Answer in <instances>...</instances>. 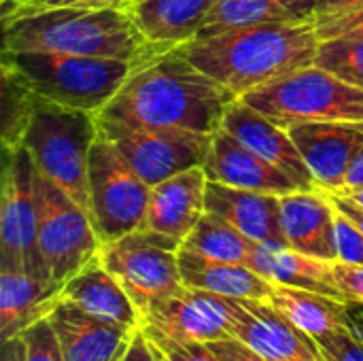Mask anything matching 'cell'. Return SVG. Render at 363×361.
I'll return each instance as SVG.
<instances>
[{"label": "cell", "mask_w": 363, "mask_h": 361, "mask_svg": "<svg viewBox=\"0 0 363 361\" xmlns=\"http://www.w3.org/2000/svg\"><path fill=\"white\" fill-rule=\"evenodd\" d=\"M151 185L98 134L89 153V211L102 245L145 228Z\"/></svg>", "instance_id": "obj_7"}, {"label": "cell", "mask_w": 363, "mask_h": 361, "mask_svg": "<svg viewBox=\"0 0 363 361\" xmlns=\"http://www.w3.org/2000/svg\"><path fill=\"white\" fill-rule=\"evenodd\" d=\"M62 283L0 270V338L11 340L49 319L62 302Z\"/></svg>", "instance_id": "obj_22"}, {"label": "cell", "mask_w": 363, "mask_h": 361, "mask_svg": "<svg viewBox=\"0 0 363 361\" xmlns=\"http://www.w3.org/2000/svg\"><path fill=\"white\" fill-rule=\"evenodd\" d=\"M64 361H119L136 332L100 321L62 300L49 317Z\"/></svg>", "instance_id": "obj_20"}, {"label": "cell", "mask_w": 363, "mask_h": 361, "mask_svg": "<svg viewBox=\"0 0 363 361\" xmlns=\"http://www.w3.org/2000/svg\"><path fill=\"white\" fill-rule=\"evenodd\" d=\"M242 100L285 130L315 121H363V89L315 64L253 89Z\"/></svg>", "instance_id": "obj_6"}, {"label": "cell", "mask_w": 363, "mask_h": 361, "mask_svg": "<svg viewBox=\"0 0 363 361\" xmlns=\"http://www.w3.org/2000/svg\"><path fill=\"white\" fill-rule=\"evenodd\" d=\"M255 245H257L255 240L245 236L238 228L228 223L223 217L206 211L181 247L211 260L249 266Z\"/></svg>", "instance_id": "obj_27"}, {"label": "cell", "mask_w": 363, "mask_h": 361, "mask_svg": "<svg viewBox=\"0 0 363 361\" xmlns=\"http://www.w3.org/2000/svg\"><path fill=\"white\" fill-rule=\"evenodd\" d=\"M62 300L77 304L87 315L138 332L143 328V315L121 287V283L106 270L100 255L94 257L81 272L66 281Z\"/></svg>", "instance_id": "obj_21"}, {"label": "cell", "mask_w": 363, "mask_h": 361, "mask_svg": "<svg viewBox=\"0 0 363 361\" xmlns=\"http://www.w3.org/2000/svg\"><path fill=\"white\" fill-rule=\"evenodd\" d=\"M26 357V347L21 336H15L11 340H2L0 349V361H23Z\"/></svg>", "instance_id": "obj_44"}, {"label": "cell", "mask_w": 363, "mask_h": 361, "mask_svg": "<svg viewBox=\"0 0 363 361\" xmlns=\"http://www.w3.org/2000/svg\"><path fill=\"white\" fill-rule=\"evenodd\" d=\"M164 360V355H162V351L145 336V332L143 330H138L134 336H132V340H130V345H128V349H125V353H123V357L119 361H162Z\"/></svg>", "instance_id": "obj_39"}, {"label": "cell", "mask_w": 363, "mask_h": 361, "mask_svg": "<svg viewBox=\"0 0 363 361\" xmlns=\"http://www.w3.org/2000/svg\"><path fill=\"white\" fill-rule=\"evenodd\" d=\"M179 249L181 243L166 234L136 230L102 245L100 260L128 291L140 315H145L153 304L185 287L179 268Z\"/></svg>", "instance_id": "obj_9"}, {"label": "cell", "mask_w": 363, "mask_h": 361, "mask_svg": "<svg viewBox=\"0 0 363 361\" xmlns=\"http://www.w3.org/2000/svg\"><path fill=\"white\" fill-rule=\"evenodd\" d=\"M132 4H134V2H132Z\"/></svg>", "instance_id": "obj_49"}, {"label": "cell", "mask_w": 363, "mask_h": 361, "mask_svg": "<svg viewBox=\"0 0 363 361\" xmlns=\"http://www.w3.org/2000/svg\"><path fill=\"white\" fill-rule=\"evenodd\" d=\"M162 361H166V357H164V360H162Z\"/></svg>", "instance_id": "obj_47"}, {"label": "cell", "mask_w": 363, "mask_h": 361, "mask_svg": "<svg viewBox=\"0 0 363 361\" xmlns=\"http://www.w3.org/2000/svg\"><path fill=\"white\" fill-rule=\"evenodd\" d=\"M319 49L313 21H270L191 38L179 51L238 98L311 66Z\"/></svg>", "instance_id": "obj_2"}, {"label": "cell", "mask_w": 363, "mask_h": 361, "mask_svg": "<svg viewBox=\"0 0 363 361\" xmlns=\"http://www.w3.org/2000/svg\"><path fill=\"white\" fill-rule=\"evenodd\" d=\"M296 21L279 0H217L194 38H208L253 23Z\"/></svg>", "instance_id": "obj_28"}, {"label": "cell", "mask_w": 363, "mask_h": 361, "mask_svg": "<svg viewBox=\"0 0 363 361\" xmlns=\"http://www.w3.org/2000/svg\"><path fill=\"white\" fill-rule=\"evenodd\" d=\"M221 128L234 134L251 151L274 164L289 179L298 183L302 191H319L321 185L313 177L308 164L304 162L300 149L296 147L289 130L274 123L270 117L247 104L242 98L234 100L223 117Z\"/></svg>", "instance_id": "obj_15"}, {"label": "cell", "mask_w": 363, "mask_h": 361, "mask_svg": "<svg viewBox=\"0 0 363 361\" xmlns=\"http://www.w3.org/2000/svg\"><path fill=\"white\" fill-rule=\"evenodd\" d=\"M166 357V361H223L208 345L202 343H174L155 334H145Z\"/></svg>", "instance_id": "obj_35"}, {"label": "cell", "mask_w": 363, "mask_h": 361, "mask_svg": "<svg viewBox=\"0 0 363 361\" xmlns=\"http://www.w3.org/2000/svg\"><path fill=\"white\" fill-rule=\"evenodd\" d=\"M219 357L223 361H274L255 353L253 349H249L247 345H242L240 340L236 338H230V340H219V343H211L208 345Z\"/></svg>", "instance_id": "obj_38"}, {"label": "cell", "mask_w": 363, "mask_h": 361, "mask_svg": "<svg viewBox=\"0 0 363 361\" xmlns=\"http://www.w3.org/2000/svg\"><path fill=\"white\" fill-rule=\"evenodd\" d=\"M238 96L194 66L179 45L136 66L119 94L98 113L149 128L215 134Z\"/></svg>", "instance_id": "obj_1"}, {"label": "cell", "mask_w": 363, "mask_h": 361, "mask_svg": "<svg viewBox=\"0 0 363 361\" xmlns=\"http://www.w3.org/2000/svg\"><path fill=\"white\" fill-rule=\"evenodd\" d=\"M2 64L13 68L40 100L96 115L136 70V64L115 57L9 49L2 53Z\"/></svg>", "instance_id": "obj_4"}, {"label": "cell", "mask_w": 363, "mask_h": 361, "mask_svg": "<svg viewBox=\"0 0 363 361\" xmlns=\"http://www.w3.org/2000/svg\"><path fill=\"white\" fill-rule=\"evenodd\" d=\"M174 45L153 43L132 9H47L4 21V49L125 60L136 66Z\"/></svg>", "instance_id": "obj_3"}, {"label": "cell", "mask_w": 363, "mask_h": 361, "mask_svg": "<svg viewBox=\"0 0 363 361\" xmlns=\"http://www.w3.org/2000/svg\"><path fill=\"white\" fill-rule=\"evenodd\" d=\"M238 319L236 298L183 287L160 300L143 315V332L174 343H219L234 338Z\"/></svg>", "instance_id": "obj_12"}, {"label": "cell", "mask_w": 363, "mask_h": 361, "mask_svg": "<svg viewBox=\"0 0 363 361\" xmlns=\"http://www.w3.org/2000/svg\"><path fill=\"white\" fill-rule=\"evenodd\" d=\"M202 168L208 181L238 189H251L274 196L300 191L294 179H289L274 164L251 151L225 128H219L213 134V145Z\"/></svg>", "instance_id": "obj_16"}, {"label": "cell", "mask_w": 363, "mask_h": 361, "mask_svg": "<svg viewBox=\"0 0 363 361\" xmlns=\"http://www.w3.org/2000/svg\"><path fill=\"white\" fill-rule=\"evenodd\" d=\"M234 338L274 361H321L317 340L294 326L266 300L236 298Z\"/></svg>", "instance_id": "obj_14"}, {"label": "cell", "mask_w": 363, "mask_h": 361, "mask_svg": "<svg viewBox=\"0 0 363 361\" xmlns=\"http://www.w3.org/2000/svg\"><path fill=\"white\" fill-rule=\"evenodd\" d=\"M332 196V202H334V206L342 213V215H347L359 230L363 232V206H359L355 200H351L349 196H345V194H330Z\"/></svg>", "instance_id": "obj_41"}, {"label": "cell", "mask_w": 363, "mask_h": 361, "mask_svg": "<svg viewBox=\"0 0 363 361\" xmlns=\"http://www.w3.org/2000/svg\"><path fill=\"white\" fill-rule=\"evenodd\" d=\"M315 66L332 72L349 85L363 89V36L319 40Z\"/></svg>", "instance_id": "obj_30"}, {"label": "cell", "mask_w": 363, "mask_h": 361, "mask_svg": "<svg viewBox=\"0 0 363 361\" xmlns=\"http://www.w3.org/2000/svg\"><path fill=\"white\" fill-rule=\"evenodd\" d=\"M281 223L289 249L336 262V206L330 191H294L281 196Z\"/></svg>", "instance_id": "obj_17"}, {"label": "cell", "mask_w": 363, "mask_h": 361, "mask_svg": "<svg viewBox=\"0 0 363 361\" xmlns=\"http://www.w3.org/2000/svg\"><path fill=\"white\" fill-rule=\"evenodd\" d=\"M21 340L26 347L23 361H64L57 334L49 319H43L30 330H26L21 334Z\"/></svg>", "instance_id": "obj_32"}, {"label": "cell", "mask_w": 363, "mask_h": 361, "mask_svg": "<svg viewBox=\"0 0 363 361\" xmlns=\"http://www.w3.org/2000/svg\"><path fill=\"white\" fill-rule=\"evenodd\" d=\"M34 160L21 145L4 153L0 206V270L53 281L38 245Z\"/></svg>", "instance_id": "obj_8"}, {"label": "cell", "mask_w": 363, "mask_h": 361, "mask_svg": "<svg viewBox=\"0 0 363 361\" xmlns=\"http://www.w3.org/2000/svg\"><path fill=\"white\" fill-rule=\"evenodd\" d=\"M332 281L345 302L363 304V266L332 262Z\"/></svg>", "instance_id": "obj_37"}, {"label": "cell", "mask_w": 363, "mask_h": 361, "mask_svg": "<svg viewBox=\"0 0 363 361\" xmlns=\"http://www.w3.org/2000/svg\"><path fill=\"white\" fill-rule=\"evenodd\" d=\"M38 98V96H36ZM98 140V115L36 100L23 147L40 174L89 213V153Z\"/></svg>", "instance_id": "obj_5"}, {"label": "cell", "mask_w": 363, "mask_h": 361, "mask_svg": "<svg viewBox=\"0 0 363 361\" xmlns=\"http://www.w3.org/2000/svg\"><path fill=\"white\" fill-rule=\"evenodd\" d=\"M313 26L319 40L340 38V36H363V9L345 15L325 17V19H315Z\"/></svg>", "instance_id": "obj_36"}, {"label": "cell", "mask_w": 363, "mask_h": 361, "mask_svg": "<svg viewBox=\"0 0 363 361\" xmlns=\"http://www.w3.org/2000/svg\"><path fill=\"white\" fill-rule=\"evenodd\" d=\"M217 0H136L132 13L140 30L162 45L191 40Z\"/></svg>", "instance_id": "obj_25"}, {"label": "cell", "mask_w": 363, "mask_h": 361, "mask_svg": "<svg viewBox=\"0 0 363 361\" xmlns=\"http://www.w3.org/2000/svg\"><path fill=\"white\" fill-rule=\"evenodd\" d=\"M179 268L185 287L204 289L228 298L268 300L274 289V283L249 266L211 260L183 247L179 249Z\"/></svg>", "instance_id": "obj_23"}, {"label": "cell", "mask_w": 363, "mask_h": 361, "mask_svg": "<svg viewBox=\"0 0 363 361\" xmlns=\"http://www.w3.org/2000/svg\"><path fill=\"white\" fill-rule=\"evenodd\" d=\"M296 21H313L319 0H279Z\"/></svg>", "instance_id": "obj_42"}, {"label": "cell", "mask_w": 363, "mask_h": 361, "mask_svg": "<svg viewBox=\"0 0 363 361\" xmlns=\"http://www.w3.org/2000/svg\"><path fill=\"white\" fill-rule=\"evenodd\" d=\"M289 134L321 189L338 194L351 162L363 149V121L298 123Z\"/></svg>", "instance_id": "obj_13"}, {"label": "cell", "mask_w": 363, "mask_h": 361, "mask_svg": "<svg viewBox=\"0 0 363 361\" xmlns=\"http://www.w3.org/2000/svg\"><path fill=\"white\" fill-rule=\"evenodd\" d=\"M134 0H2V19L21 17L28 13H38L47 9H66V6H83V9H132Z\"/></svg>", "instance_id": "obj_31"}, {"label": "cell", "mask_w": 363, "mask_h": 361, "mask_svg": "<svg viewBox=\"0 0 363 361\" xmlns=\"http://www.w3.org/2000/svg\"><path fill=\"white\" fill-rule=\"evenodd\" d=\"M249 268H253L257 274H262L274 285L308 289V291H317V294L342 300L340 291L336 289L332 281V262L304 255L289 247L274 249V247H266L257 243L251 253Z\"/></svg>", "instance_id": "obj_24"}, {"label": "cell", "mask_w": 363, "mask_h": 361, "mask_svg": "<svg viewBox=\"0 0 363 361\" xmlns=\"http://www.w3.org/2000/svg\"><path fill=\"white\" fill-rule=\"evenodd\" d=\"M266 302H270L294 326H298L313 338L349 328V306L345 300L338 298H330L308 289L274 285Z\"/></svg>", "instance_id": "obj_26"}, {"label": "cell", "mask_w": 363, "mask_h": 361, "mask_svg": "<svg viewBox=\"0 0 363 361\" xmlns=\"http://www.w3.org/2000/svg\"><path fill=\"white\" fill-rule=\"evenodd\" d=\"M349 306V330L363 343V304L347 302Z\"/></svg>", "instance_id": "obj_45"}, {"label": "cell", "mask_w": 363, "mask_h": 361, "mask_svg": "<svg viewBox=\"0 0 363 361\" xmlns=\"http://www.w3.org/2000/svg\"><path fill=\"white\" fill-rule=\"evenodd\" d=\"M38 206V245L55 283L66 285L94 257L102 243L87 211L38 170L34 172Z\"/></svg>", "instance_id": "obj_11"}, {"label": "cell", "mask_w": 363, "mask_h": 361, "mask_svg": "<svg viewBox=\"0 0 363 361\" xmlns=\"http://www.w3.org/2000/svg\"><path fill=\"white\" fill-rule=\"evenodd\" d=\"M98 134L113 143L136 174L151 187L179 172L204 166L213 145V134L134 126L100 115Z\"/></svg>", "instance_id": "obj_10"}, {"label": "cell", "mask_w": 363, "mask_h": 361, "mask_svg": "<svg viewBox=\"0 0 363 361\" xmlns=\"http://www.w3.org/2000/svg\"><path fill=\"white\" fill-rule=\"evenodd\" d=\"M206 211L223 217L228 223L259 245L274 249L289 247L281 223V196L208 181Z\"/></svg>", "instance_id": "obj_18"}, {"label": "cell", "mask_w": 363, "mask_h": 361, "mask_svg": "<svg viewBox=\"0 0 363 361\" xmlns=\"http://www.w3.org/2000/svg\"><path fill=\"white\" fill-rule=\"evenodd\" d=\"M134 2H136V0H134Z\"/></svg>", "instance_id": "obj_48"}, {"label": "cell", "mask_w": 363, "mask_h": 361, "mask_svg": "<svg viewBox=\"0 0 363 361\" xmlns=\"http://www.w3.org/2000/svg\"><path fill=\"white\" fill-rule=\"evenodd\" d=\"M363 9V0H319L317 2V13L315 19H325L334 15H345ZM313 19V21H315Z\"/></svg>", "instance_id": "obj_40"}, {"label": "cell", "mask_w": 363, "mask_h": 361, "mask_svg": "<svg viewBox=\"0 0 363 361\" xmlns=\"http://www.w3.org/2000/svg\"><path fill=\"white\" fill-rule=\"evenodd\" d=\"M336 251L345 264L363 266V232L336 209Z\"/></svg>", "instance_id": "obj_34"}, {"label": "cell", "mask_w": 363, "mask_h": 361, "mask_svg": "<svg viewBox=\"0 0 363 361\" xmlns=\"http://www.w3.org/2000/svg\"><path fill=\"white\" fill-rule=\"evenodd\" d=\"M345 196H349L351 200H355L359 206H363V189H353V191H345Z\"/></svg>", "instance_id": "obj_46"}, {"label": "cell", "mask_w": 363, "mask_h": 361, "mask_svg": "<svg viewBox=\"0 0 363 361\" xmlns=\"http://www.w3.org/2000/svg\"><path fill=\"white\" fill-rule=\"evenodd\" d=\"M321 361H363V343L349 330H336L315 336Z\"/></svg>", "instance_id": "obj_33"}, {"label": "cell", "mask_w": 363, "mask_h": 361, "mask_svg": "<svg viewBox=\"0 0 363 361\" xmlns=\"http://www.w3.org/2000/svg\"><path fill=\"white\" fill-rule=\"evenodd\" d=\"M353 189H363V149L351 162V166L347 170V177H345V185H342V189L338 194L353 191Z\"/></svg>", "instance_id": "obj_43"}, {"label": "cell", "mask_w": 363, "mask_h": 361, "mask_svg": "<svg viewBox=\"0 0 363 361\" xmlns=\"http://www.w3.org/2000/svg\"><path fill=\"white\" fill-rule=\"evenodd\" d=\"M206 172L191 168L151 187L143 230L166 234L183 245L189 232L206 213Z\"/></svg>", "instance_id": "obj_19"}, {"label": "cell", "mask_w": 363, "mask_h": 361, "mask_svg": "<svg viewBox=\"0 0 363 361\" xmlns=\"http://www.w3.org/2000/svg\"><path fill=\"white\" fill-rule=\"evenodd\" d=\"M36 96L28 89L21 77L2 64V149L15 151L23 145V136L36 106Z\"/></svg>", "instance_id": "obj_29"}]
</instances>
